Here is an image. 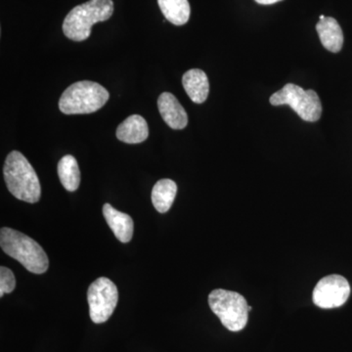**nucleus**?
Listing matches in <instances>:
<instances>
[{
    "instance_id": "4468645a",
    "label": "nucleus",
    "mask_w": 352,
    "mask_h": 352,
    "mask_svg": "<svg viewBox=\"0 0 352 352\" xmlns=\"http://www.w3.org/2000/svg\"><path fill=\"white\" fill-rule=\"evenodd\" d=\"M177 193V185L171 179H161L152 190V203L161 214L168 212Z\"/></svg>"
},
{
    "instance_id": "f257e3e1",
    "label": "nucleus",
    "mask_w": 352,
    "mask_h": 352,
    "mask_svg": "<svg viewBox=\"0 0 352 352\" xmlns=\"http://www.w3.org/2000/svg\"><path fill=\"white\" fill-rule=\"evenodd\" d=\"M3 175L7 188L15 198L30 204L38 203L41 196V183L36 170L22 153H9Z\"/></svg>"
},
{
    "instance_id": "f03ea898",
    "label": "nucleus",
    "mask_w": 352,
    "mask_h": 352,
    "mask_svg": "<svg viewBox=\"0 0 352 352\" xmlns=\"http://www.w3.org/2000/svg\"><path fill=\"white\" fill-rule=\"evenodd\" d=\"M2 251L19 261L30 272L43 274L50 266L47 254L41 245L19 231L3 227L0 230Z\"/></svg>"
},
{
    "instance_id": "7ed1b4c3",
    "label": "nucleus",
    "mask_w": 352,
    "mask_h": 352,
    "mask_svg": "<svg viewBox=\"0 0 352 352\" xmlns=\"http://www.w3.org/2000/svg\"><path fill=\"white\" fill-rule=\"evenodd\" d=\"M113 13V0H89L69 11L63 23L64 34L71 41H85L92 25L110 19Z\"/></svg>"
},
{
    "instance_id": "dca6fc26",
    "label": "nucleus",
    "mask_w": 352,
    "mask_h": 352,
    "mask_svg": "<svg viewBox=\"0 0 352 352\" xmlns=\"http://www.w3.org/2000/svg\"><path fill=\"white\" fill-rule=\"evenodd\" d=\"M157 3L171 24L182 25L188 22L191 13L188 0H157Z\"/></svg>"
},
{
    "instance_id": "0eeeda50",
    "label": "nucleus",
    "mask_w": 352,
    "mask_h": 352,
    "mask_svg": "<svg viewBox=\"0 0 352 352\" xmlns=\"http://www.w3.org/2000/svg\"><path fill=\"white\" fill-rule=\"evenodd\" d=\"M89 315L95 324H102L112 316L119 300V292L113 282L106 277L98 278L87 292Z\"/></svg>"
},
{
    "instance_id": "423d86ee",
    "label": "nucleus",
    "mask_w": 352,
    "mask_h": 352,
    "mask_svg": "<svg viewBox=\"0 0 352 352\" xmlns=\"http://www.w3.org/2000/svg\"><path fill=\"white\" fill-rule=\"evenodd\" d=\"M273 106L288 105L305 122H317L320 119L322 104L314 90H305L294 83H287L279 91L270 97Z\"/></svg>"
},
{
    "instance_id": "a211bd4d",
    "label": "nucleus",
    "mask_w": 352,
    "mask_h": 352,
    "mask_svg": "<svg viewBox=\"0 0 352 352\" xmlns=\"http://www.w3.org/2000/svg\"><path fill=\"white\" fill-rule=\"evenodd\" d=\"M254 1L258 2V4H263V6H271V4L277 3L282 0H254Z\"/></svg>"
},
{
    "instance_id": "f8f14e48",
    "label": "nucleus",
    "mask_w": 352,
    "mask_h": 352,
    "mask_svg": "<svg viewBox=\"0 0 352 352\" xmlns=\"http://www.w3.org/2000/svg\"><path fill=\"white\" fill-rule=\"evenodd\" d=\"M185 91L194 103L201 104L207 100L210 82L205 72L199 69H189L182 78Z\"/></svg>"
},
{
    "instance_id": "39448f33",
    "label": "nucleus",
    "mask_w": 352,
    "mask_h": 352,
    "mask_svg": "<svg viewBox=\"0 0 352 352\" xmlns=\"http://www.w3.org/2000/svg\"><path fill=\"white\" fill-rule=\"evenodd\" d=\"M210 309L231 332H239L249 320V305L242 295L227 289H214L208 296Z\"/></svg>"
},
{
    "instance_id": "6e6552de",
    "label": "nucleus",
    "mask_w": 352,
    "mask_h": 352,
    "mask_svg": "<svg viewBox=\"0 0 352 352\" xmlns=\"http://www.w3.org/2000/svg\"><path fill=\"white\" fill-rule=\"evenodd\" d=\"M351 295V286L346 278L333 274L322 278L312 294L315 305L323 309H332L344 305Z\"/></svg>"
},
{
    "instance_id": "9b49d317",
    "label": "nucleus",
    "mask_w": 352,
    "mask_h": 352,
    "mask_svg": "<svg viewBox=\"0 0 352 352\" xmlns=\"http://www.w3.org/2000/svg\"><path fill=\"white\" fill-rule=\"evenodd\" d=\"M149 136V129L144 118L139 115L129 116L117 129V138L127 144L144 142Z\"/></svg>"
},
{
    "instance_id": "1a4fd4ad",
    "label": "nucleus",
    "mask_w": 352,
    "mask_h": 352,
    "mask_svg": "<svg viewBox=\"0 0 352 352\" xmlns=\"http://www.w3.org/2000/svg\"><path fill=\"white\" fill-rule=\"evenodd\" d=\"M160 113L168 126L173 129H183L188 124V116L179 101L170 92H164L157 99Z\"/></svg>"
},
{
    "instance_id": "f3484780",
    "label": "nucleus",
    "mask_w": 352,
    "mask_h": 352,
    "mask_svg": "<svg viewBox=\"0 0 352 352\" xmlns=\"http://www.w3.org/2000/svg\"><path fill=\"white\" fill-rule=\"evenodd\" d=\"M16 287L15 276L12 271L6 266L0 267V296L12 293Z\"/></svg>"
},
{
    "instance_id": "20e7f679",
    "label": "nucleus",
    "mask_w": 352,
    "mask_h": 352,
    "mask_svg": "<svg viewBox=\"0 0 352 352\" xmlns=\"http://www.w3.org/2000/svg\"><path fill=\"white\" fill-rule=\"evenodd\" d=\"M108 90L99 83L82 80L69 85L59 100V109L66 115H82L100 110L109 100Z\"/></svg>"
},
{
    "instance_id": "2eb2a0df",
    "label": "nucleus",
    "mask_w": 352,
    "mask_h": 352,
    "mask_svg": "<svg viewBox=\"0 0 352 352\" xmlns=\"http://www.w3.org/2000/svg\"><path fill=\"white\" fill-rule=\"evenodd\" d=\"M58 176L67 191L75 192L78 190L80 183V171L75 157L67 155L60 160Z\"/></svg>"
},
{
    "instance_id": "ddd939ff",
    "label": "nucleus",
    "mask_w": 352,
    "mask_h": 352,
    "mask_svg": "<svg viewBox=\"0 0 352 352\" xmlns=\"http://www.w3.org/2000/svg\"><path fill=\"white\" fill-rule=\"evenodd\" d=\"M317 32L322 45L333 53L340 52L344 44V34L338 21L332 17H325L316 25Z\"/></svg>"
},
{
    "instance_id": "6ab92c4d",
    "label": "nucleus",
    "mask_w": 352,
    "mask_h": 352,
    "mask_svg": "<svg viewBox=\"0 0 352 352\" xmlns=\"http://www.w3.org/2000/svg\"><path fill=\"white\" fill-rule=\"evenodd\" d=\"M323 19H325V16L321 15L320 16V20H323Z\"/></svg>"
},
{
    "instance_id": "9d476101",
    "label": "nucleus",
    "mask_w": 352,
    "mask_h": 352,
    "mask_svg": "<svg viewBox=\"0 0 352 352\" xmlns=\"http://www.w3.org/2000/svg\"><path fill=\"white\" fill-rule=\"evenodd\" d=\"M103 215L118 240L129 243L132 239L134 224L131 215L116 210L110 204L104 205Z\"/></svg>"
}]
</instances>
